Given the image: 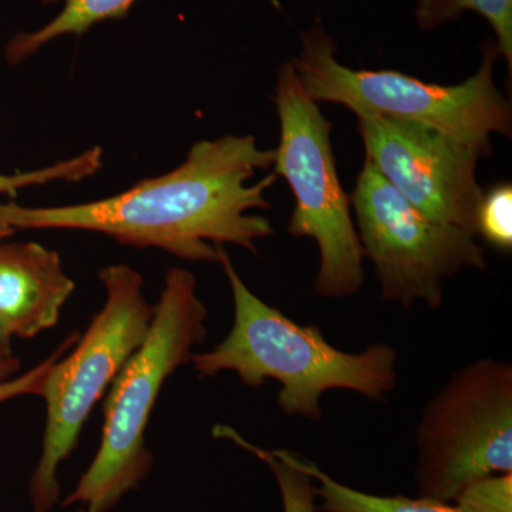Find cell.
<instances>
[{
    "mask_svg": "<svg viewBox=\"0 0 512 512\" xmlns=\"http://www.w3.org/2000/svg\"><path fill=\"white\" fill-rule=\"evenodd\" d=\"M461 512H512V473L471 481L454 498Z\"/></svg>",
    "mask_w": 512,
    "mask_h": 512,
    "instance_id": "cell-17",
    "label": "cell"
},
{
    "mask_svg": "<svg viewBox=\"0 0 512 512\" xmlns=\"http://www.w3.org/2000/svg\"><path fill=\"white\" fill-rule=\"evenodd\" d=\"M101 164H103V150L100 147H93L80 156L59 161L42 170L12 175L0 174V195L15 197L16 192L23 188L53 183V181L77 183L96 174Z\"/></svg>",
    "mask_w": 512,
    "mask_h": 512,
    "instance_id": "cell-15",
    "label": "cell"
},
{
    "mask_svg": "<svg viewBox=\"0 0 512 512\" xmlns=\"http://www.w3.org/2000/svg\"><path fill=\"white\" fill-rule=\"evenodd\" d=\"M275 150H262L254 136H224L191 147L170 173L147 178L128 190L84 204L23 207L0 204V224L18 229H77L99 232L123 245L158 248L190 262H218V248L237 245L256 254L271 237L265 192L274 171Z\"/></svg>",
    "mask_w": 512,
    "mask_h": 512,
    "instance_id": "cell-1",
    "label": "cell"
},
{
    "mask_svg": "<svg viewBox=\"0 0 512 512\" xmlns=\"http://www.w3.org/2000/svg\"><path fill=\"white\" fill-rule=\"evenodd\" d=\"M275 451L316 483L313 491L320 500L318 510L323 512H461L454 504L440 503L429 498H409L403 495L383 497L363 493L330 477L318 464L295 451L284 448Z\"/></svg>",
    "mask_w": 512,
    "mask_h": 512,
    "instance_id": "cell-11",
    "label": "cell"
},
{
    "mask_svg": "<svg viewBox=\"0 0 512 512\" xmlns=\"http://www.w3.org/2000/svg\"><path fill=\"white\" fill-rule=\"evenodd\" d=\"M350 205L383 302L403 309L421 302L436 311L443 305L446 279L466 268H487L484 248L474 235L417 210L367 158Z\"/></svg>",
    "mask_w": 512,
    "mask_h": 512,
    "instance_id": "cell-8",
    "label": "cell"
},
{
    "mask_svg": "<svg viewBox=\"0 0 512 512\" xmlns=\"http://www.w3.org/2000/svg\"><path fill=\"white\" fill-rule=\"evenodd\" d=\"M99 276L106 302L69 355L56 360L40 396L47 417L42 456L29 487L35 512H50L59 501L60 464L76 448L94 406L143 343L156 311L144 295L143 276L136 269L111 265Z\"/></svg>",
    "mask_w": 512,
    "mask_h": 512,
    "instance_id": "cell-5",
    "label": "cell"
},
{
    "mask_svg": "<svg viewBox=\"0 0 512 512\" xmlns=\"http://www.w3.org/2000/svg\"><path fill=\"white\" fill-rule=\"evenodd\" d=\"M234 301V322L214 349L194 353L200 377L237 373L245 386L265 380L281 384L276 402L286 416L311 421L323 417L320 399L329 390H349L384 402L397 386V352L377 342L360 353L335 348L315 325H301L268 305L242 281L224 247L218 248Z\"/></svg>",
    "mask_w": 512,
    "mask_h": 512,
    "instance_id": "cell-2",
    "label": "cell"
},
{
    "mask_svg": "<svg viewBox=\"0 0 512 512\" xmlns=\"http://www.w3.org/2000/svg\"><path fill=\"white\" fill-rule=\"evenodd\" d=\"M476 12L493 28L498 53L504 56L508 72L512 70V0H419L416 20L423 30L454 22L461 13Z\"/></svg>",
    "mask_w": 512,
    "mask_h": 512,
    "instance_id": "cell-13",
    "label": "cell"
},
{
    "mask_svg": "<svg viewBox=\"0 0 512 512\" xmlns=\"http://www.w3.org/2000/svg\"><path fill=\"white\" fill-rule=\"evenodd\" d=\"M208 309L190 271L170 269L153 322L111 383L103 406L99 451L64 507L80 503L87 512H107L136 490L153 467L146 430L158 394L178 367L191 362L207 338Z\"/></svg>",
    "mask_w": 512,
    "mask_h": 512,
    "instance_id": "cell-3",
    "label": "cell"
},
{
    "mask_svg": "<svg viewBox=\"0 0 512 512\" xmlns=\"http://www.w3.org/2000/svg\"><path fill=\"white\" fill-rule=\"evenodd\" d=\"M74 288L53 249L0 241V329L9 338L32 339L56 326Z\"/></svg>",
    "mask_w": 512,
    "mask_h": 512,
    "instance_id": "cell-10",
    "label": "cell"
},
{
    "mask_svg": "<svg viewBox=\"0 0 512 512\" xmlns=\"http://www.w3.org/2000/svg\"><path fill=\"white\" fill-rule=\"evenodd\" d=\"M77 336H79L77 333H73L69 338L63 340L56 352L47 357L45 362L32 367L25 375L12 377L9 380H0V404L20 396H42L50 369L55 365L56 360H59L64 353L69 352L76 343Z\"/></svg>",
    "mask_w": 512,
    "mask_h": 512,
    "instance_id": "cell-18",
    "label": "cell"
},
{
    "mask_svg": "<svg viewBox=\"0 0 512 512\" xmlns=\"http://www.w3.org/2000/svg\"><path fill=\"white\" fill-rule=\"evenodd\" d=\"M367 160L431 220L477 235L484 191L477 181L480 153L416 121L359 114Z\"/></svg>",
    "mask_w": 512,
    "mask_h": 512,
    "instance_id": "cell-9",
    "label": "cell"
},
{
    "mask_svg": "<svg viewBox=\"0 0 512 512\" xmlns=\"http://www.w3.org/2000/svg\"><path fill=\"white\" fill-rule=\"evenodd\" d=\"M477 234L491 247L510 252L512 249V187L495 185L484 192L477 217Z\"/></svg>",
    "mask_w": 512,
    "mask_h": 512,
    "instance_id": "cell-16",
    "label": "cell"
},
{
    "mask_svg": "<svg viewBox=\"0 0 512 512\" xmlns=\"http://www.w3.org/2000/svg\"><path fill=\"white\" fill-rule=\"evenodd\" d=\"M419 497L453 504L478 478L512 473V365L491 357L457 370L416 427Z\"/></svg>",
    "mask_w": 512,
    "mask_h": 512,
    "instance_id": "cell-7",
    "label": "cell"
},
{
    "mask_svg": "<svg viewBox=\"0 0 512 512\" xmlns=\"http://www.w3.org/2000/svg\"><path fill=\"white\" fill-rule=\"evenodd\" d=\"M79 512H87V511H86V510H84V511H79Z\"/></svg>",
    "mask_w": 512,
    "mask_h": 512,
    "instance_id": "cell-21",
    "label": "cell"
},
{
    "mask_svg": "<svg viewBox=\"0 0 512 512\" xmlns=\"http://www.w3.org/2000/svg\"><path fill=\"white\" fill-rule=\"evenodd\" d=\"M42 5L63 3L62 12L35 32L18 33L5 49L10 66L25 62L37 50L62 36H82L97 23L120 20L127 16L136 0H37Z\"/></svg>",
    "mask_w": 512,
    "mask_h": 512,
    "instance_id": "cell-12",
    "label": "cell"
},
{
    "mask_svg": "<svg viewBox=\"0 0 512 512\" xmlns=\"http://www.w3.org/2000/svg\"><path fill=\"white\" fill-rule=\"evenodd\" d=\"M214 436L234 441L239 447L245 448L249 453L255 454L259 460L264 461L278 484L284 512H318L313 481L308 474L293 466L286 458L279 456L275 450H264L249 443L232 427L222 426V424L215 426Z\"/></svg>",
    "mask_w": 512,
    "mask_h": 512,
    "instance_id": "cell-14",
    "label": "cell"
},
{
    "mask_svg": "<svg viewBox=\"0 0 512 512\" xmlns=\"http://www.w3.org/2000/svg\"><path fill=\"white\" fill-rule=\"evenodd\" d=\"M20 370V359L12 348V338L0 329V380L16 377Z\"/></svg>",
    "mask_w": 512,
    "mask_h": 512,
    "instance_id": "cell-19",
    "label": "cell"
},
{
    "mask_svg": "<svg viewBox=\"0 0 512 512\" xmlns=\"http://www.w3.org/2000/svg\"><path fill=\"white\" fill-rule=\"evenodd\" d=\"M274 101L281 123L274 173L285 178L295 197L288 232L318 244L320 264L313 279L316 295L350 298L365 282V255L350 211V197L340 184L330 143L332 123L305 92L292 63L279 69Z\"/></svg>",
    "mask_w": 512,
    "mask_h": 512,
    "instance_id": "cell-6",
    "label": "cell"
},
{
    "mask_svg": "<svg viewBox=\"0 0 512 512\" xmlns=\"http://www.w3.org/2000/svg\"><path fill=\"white\" fill-rule=\"evenodd\" d=\"M16 231H13L12 228L6 227V225L0 224V241H3V239H8L12 237L13 234H15Z\"/></svg>",
    "mask_w": 512,
    "mask_h": 512,
    "instance_id": "cell-20",
    "label": "cell"
},
{
    "mask_svg": "<svg viewBox=\"0 0 512 512\" xmlns=\"http://www.w3.org/2000/svg\"><path fill=\"white\" fill-rule=\"evenodd\" d=\"M292 60L305 92L316 104L348 107L356 116L380 114L436 128L464 146L490 156L491 136L511 137L512 107L494 83L497 45H483L474 76L456 86L423 82L397 70H353L336 60V43L316 20Z\"/></svg>",
    "mask_w": 512,
    "mask_h": 512,
    "instance_id": "cell-4",
    "label": "cell"
}]
</instances>
